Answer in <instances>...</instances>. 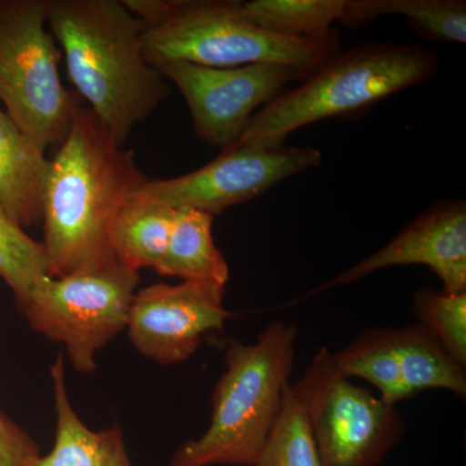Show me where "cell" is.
I'll return each instance as SVG.
<instances>
[{
  "label": "cell",
  "instance_id": "cell-12",
  "mask_svg": "<svg viewBox=\"0 0 466 466\" xmlns=\"http://www.w3.org/2000/svg\"><path fill=\"white\" fill-rule=\"evenodd\" d=\"M426 266L443 283L444 293L466 290V204L440 201L420 214L388 245L309 294L351 284L394 266Z\"/></svg>",
  "mask_w": 466,
  "mask_h": 466
},
{
  "label": "cell",
  "instance_id": "cell-24",
  "mask_svg": "<svg viewBox=\"0 0 466 466\" xmlns=\"http://www.w3.org/2000/svg\"><path fill=\"white\" fill-rule=\"evenodd\" d=\"M38 443L0 410V466H35Z\"/></svg>",
  "mask_w": 466,
  "mask_h": 466
},
{
  "label": "cell",
  "instance_id": "cell-25",
  "mask_svg": "<svg viewBox=\"0 0 466 466\" xmlns=\"http://www.w3.org/2000/svg\"><path fill=\"white\" fill-rule=\"evenodd\" d=\"M106 466H134L128 456L127 450L124 440V434H119L116 440L115 446H113L112 453Z\"/></svg>",
  "mask_w": 466,
  "mask_h": 466
},
{
  "label": "cell",
  "instance_id": "cell-21",
  "mask_svg": "<svg viewBox=\"0 0 466 466\" xmlns=\"http://www.w3.org/2000/svg\"><path fill=\"white\" fill-rule=\"evenodd\" d=\"M47 276H51L50 263L42 242L33 240L0 208V279L14 293L17 306Z\"/></svg>",
  "mask_w": 466,
  "mask_h": 466
},
{
  "label": "cell",
  "instance_id": "cell-7",
  "mask_svg": "<svg viewBox=\"0 0 466 466\" xmlns=\"http://www.w3.org/2000/svg\"><path fill=\"white\" fill-rule=\"evenodd\" d=\"M139 271L116 265L47 276L18 306L35 332L61 343L76 372H95L97 355L127 327Z\"/></svg>",
  "mask_w": 466,
  "mask_h": 466
},
{
  "label": "cell",
  "instance_id": "cell-3",
  "mask_svg": "<svg viewBox=\"0 0 466 466\" xmlns=\"http://www.w3.org/2000/svg\"><path fill=\"white\" fill-rule=\"evenodd\" d=\"M144 24L150 66L173 61L208 67L280 64L311 75L339 51V36L291 39L259 29L233 0H124Z\"/></svg>",
  "mask_w": 466,
  "mask_h": 466
},
{
  "label": "cell",
  "instance_id": "cell-15",
  "mask_svg": "<svg viewBox=\"0 0 466 466\" xmlns=\"http://www.w3.org/2000/svg\"><path fill=\"white\" fill-rule=\"evenodd\" d=\"M54 394V447L47 455H41L35 466H106L121 426L115 424L106 431H95L82 421L76 412L67 392L66 363L58 355L50 368Z\"/></svg>",
  "mask_w": 466,
  "mask_h": 466
},
{
  "label": "cell",
  "instance_id": "cell-14",
  "mask_svg": "<svg viewBox=\"0 0 466 466\" xmlns=\"http://www.w3.org/2000/svg\"><path fill=\"white\" fill-rule=\"evenodd\" d=\"M213 219L210 214L195 208H174L170 238L155 271L182 281L226 287L229 268L214 242Z\"/></svg>",
  "mask_w": 466,
  "mask_h": 466
},
{
  "label": "cell",
  "instance_id": "cell-11",
  "mask_svg": "<svg viewBox=\"0 0 466 466\" xmlns=\"http://www.w3.org/2000/svg\"><path fill=\"white\" fill-rule=\"evenodd\" d=\"M229 318L222 285L158 283L137 291L126 329L140 355L171 366L191 358L202 337L222 330Z\"/></svg>",
  "mask_w": 466,
  "mask_h": 466
},
{
  "label": "cell",
  "instance_id": "cell-10",
  "mask_svg": "<svg viewBox=\"0 0 466 466\" xmlns=\"http://www.w3.org/2000/svg\"><path fill=\"white\" fill-rule=\"evenodd\" d=\"M157 69L182 92L198 139L222 148L241 137L259 106L306 76L280 64L208 67L173 61Z\"/></svg>",
  "mask_w": 466,
  "mask_h": 466
},
{
  "label": "cell",
  "instance_id": "cell-5",
  "mask_svg": "<svg viewBox=\"0 0 466 466\" xmlns=\"http://www.w3.org/2000/svg\"><path fill=\"white\" fill-rule=\"evenodd\" d=\"M440 66L416 46L370 43L328 58L294 90L279 95L251 116L236 142L283 148L303 126L370 108L391 95L428 81Z\"/></svg>",
  "mask_w": 466,
  "mask_h": 466
},
{
  "label": "cell",
  "instance_id": "cell-4",
  "mask_svg": "<svg viewBox=\"0 0 466 466\" xmlns=\"http://www.w3.org/2000/svg\"><path fill=\"white\" fill-rule=\"evenodd\" d=\"M296 337L294 325L275 321L253 345L229 342L210 424L200 438L182 444L168 466H256L280 415Z\"/></svg>",
  "mask_w": 466,
  "mask_h": 466
},
{
  "label": "cell",
  "instance_id": "cell-6",
  "mask_svg": "<svg viewBox=\"0 0 466 466\" xmlns=\"http://www.w3.org/2000/svg\"><path fill=\"white\" fill-rule=\"evenodd\" d=\"M48 0H0V104L43 150L60 146L79 106L61 82Z\"/></svg>",
  "mask_w": 466,
  "mask_h": 466
},
{
  "label": "cell",
  "instance_id": "cell-23",
  "mask_svg": "<svg viewBox=\"0 0 466 466\" xmlns=\"http://www.w3.org/2000/svg\"><path fill=\"white\" fill-rule=\"evenodd\" d=\"M413 312L419 324L425 327L444 349L466 366V290L460 293H438L420 289L413 299Z\"/></svg>",
  "mask_w": 466,
  "mask_h": 466
},
{
  "label": "cell",
  "instance_id": "cell-22",
  "mask_svg": "<svg viewBox=\"0 0 466 466\" xmlns=\"http://www.w3.org/2000/svg\"><path fill=\"white\" fill-rule=\"evenodd\" d=\"M256 466H321L308 417L288 385L283 406Z\"/></svg>",
  "mask_w": 466,
  "mask_h": 466
},
{
  "label": "cell",
  "instance_id": "cell-20",
  "mask_svg": "<svg viewBox=\"0 0 466 466\" xmlns=\"http://www.w3.org/2000/svg\"><path fill=\"white\" fill-rule=\"evenodd\" d=\"M333 360L346 377H360L380 391L389 406L408 400L390 329H367L336 354Z\"/></svg>",
  "mask_w": 466,
  "mask_h": 466
},
{
  "label": "cell",
  "instance_id": "cell-1",
  "mask_svg": "<svg viewBox=\"0 0 466 466\" xmlns=\"http://www.w3.org/2000/svg\"><path fill=\"white\" fill-rule=\"evenodd\" d=\"M147 180L133 150L119 146L90 109H79L50 159L42 245L51 276L118 265L113 226Z\"/></svg>",
  "mask_w": 466,
  "mask_h": 466
},
{
  "label": "cell",
  "instance_id": "cell-19",
  "mask_svg": "<svg viewBox=\"0 0 466 466\" xmlns=\"http://www.w3.org/2000/svg\"><path fill=\"white\" fill-rule=\"evenodd\" d=\"M348 0H253L241 2L247 20L266 32L291 39L329 35L330 25L342 21Z\"/></svg>",
  "mask_w": 466,
  "mask_h": 466
},
{
  "label": "cell",
  "instance_id": "cell-18",
  "mask_svg": "<svg viewBox=\"0 0 466 466\" xmlns=\"http://www.w3.org/2000/svg\"><path fill=\"white\" fill-rule=\"evenodd\" d=\"M174 223V208L152 202L130 201L113 226V254L116 263L140 271L157 268Z\"/></svg>",
  "mask_w": 466,
  "mask_h": 466
},
{
  "label": "cell",
  "instance_id": "cell-17",
  "mask_svg": "<svg viewBox=\"0 0 466 466\" xmlns=\"http://www.w3.org/2000/svg\"><path fill=\"white\" fill-rule=\"evenodd\" d=\"M381 16H403L431 41L466 42V3L461 0H348L342 23L360 26Z\"/></svg>",
  "mask_w": 466,
  "mask_h": 466
},
{
  "label": "cell",
  "instance_id": "cell-2",
  "mask_svg": "<svg viewBox=\"0 0 466 466\" xmlns=\"http://www.w3.org/2000/svg\"><path fill=\"white\" fill-rule=\"evenodd\" d=\"M47 23L67 76L124 146L170 90L144 54V24L124 0H48Z\"/></svg>",
  "mask_w": 466,
  "mask_h": 466
},
{
  "label": "cell",
  "instance_id": "cell-8",
  "mask_svg": "<svg viewBox=\"0 0 466 466\" xmlns=\"http://www.w3.org/2000/svg\"><path fill=\"white\" fill-rule=\"evenodd\" d=\"M291 390L305 410L321 466H377L400 441L395 407L341 373L321 348Z\"/></svg>",
  "mask_w": 466,
  "mask_h": 466
},
{
  "label": "cell",
  "instance_id": "cell-16",
  "mask_svg": "<svg viewBox=\"0 0 466 466\" xmlns=\"http://www.w3.org/2000/svg\"><path fill=\"white\" fill-rule=\"evenodd\" d=\"M408 397L431 389L466 394V370L421 324L390 329Z\"/></svg>",
  "mask_w": 466,
  "mask_h": 466
},
{
  "label": "cell",
  "instance_id": "cell-9",
  "mask_svg": "<svg viewBox=\"0 0 466 466\" xmlns=\"http://www.w3.org/2000/svg\"><path fill=\"white\" fill-rule=\"evenodd\" d=\"M321 161V153L311 147L262 149L235 142L198 170L170 179L147 180L130 201L191 208L214 217Z\"/></svg>",
  "mask_w": 466,
  "mask_h": 466
},
{
  "label": "cell",
  "instance_id": "cell-13",
  "mask_svg": "<svg viewBox=\"0 0 466 466\" xmlns=\"http://www.w3.org/2000/svg\"><path fill=\"white\" fill-rule=\"evenodd\" d=\"M50 159L0 106V208L24 229L41 225Z\"/></svg>",
  "mask_w": 466,
  "mask_h": 466
}]
</instances>
